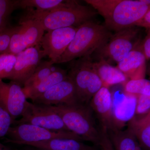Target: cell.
Returning <instances> with one entry per match:
<instances>
[{"mask_svg":"<svg viewBox=\"0 0 150 150\" xmlns=\"http://www.w3.org/2000/svg\"><path fill=\"white\" fill-rule=\"evenodd\" d=\"M108 134L115 150H143L134 134L129 129L108 131Z\"/></svg>","mask_w":150,"mask_h":150,"instance_id":"cell-20","label":"cell"},{"mask_svg":"<svg viewBox=\"0 0 150 150\" xmlns=\"http://www.w3.org/2000/svg\"><path fill=\"white\" fill-rule=\"evenodd\" d=\"M68 77L67 72L62 69H56L51 74L37 84L23 90L27 99L33 100L48 91L56 84L61 82Z\"/></svg>","mask_w":150,"mask_h":150,"instance_id":"cell-19","label":"cell"},{"mask_svg":"<svg viewBox=\"0 0 150 150\" xmlns=\"http://www.w3.org/2000/svg\"><path fill=\"white\" fill-rule=\"evenodd\" d=\"M0 150H11L0 142Z\"/></svg>","mask_w":150,"mask_h":150,"instance_id":"cell-32","label":"cell"},{"mask_svg":"<svg viewBox=\"0 0 150 150\" xmlns=\"http://www.w3.org/2000/svg\"><path fill=\"white\" fill-rule=\"evenodd\" d=\"M97 13L77 2L67 6L51 11H38L28 8L23 18L35 19L46 31L69 27H78L86 22L91 20Z\"/></svg>","mask_w":150,"mask_h":150,"instance_id":"cell-3","label":"cell"},{"mask_svg":"<svg viewBox=\"0 0 150 150\" xmlns=\"http://www.w3.org/2000/svg\"><path fill=\"white\" fill-rule=\"evenodd\" d=\"M21 116L13 123L31 124L52 131H70L59 115L48 105L28 101Z\"/></svg>","mask_w":150,"mask_h":150,"instance_id":"cell-8","label":"cell"},{"mask_svg":"<svg viewBox=\"0 0 150 150\" xmlns=\"http://www.w3.org/2000/svg\"><path fill=\"white\" fill-rule=\"evenodd\" d=\"M124 84L126 94L135 97L139 95L150 96V82L147 79L129 80Z\"/></svg>","mask_w":150,"mask_h":150,"instance_id":"cell-23","label":"cell"},{"mask_svg":"<svg viewBox=\"0 0 150 150\" xmlns=\"http://www.w3.org/2000/svg\"><path fill=\"white\" fill-rule=\"evenodd\" d=\"M75 1L63 0H18L16 6L17 8H34L38 11H48L67 6Z\"/></svg>","mask_w":150,"mask_h":150,"instance_id":"cell-21","label":"cell"},{"mask_svg":"<svg viewBox=\"0 0 150 150\" xmlns=\"http://www.w3.org/2000/svg\"><path fill=\"white\" fill-rule=\"evenodd\" d=\"M44 31L41 24L37 21L23 18L20 22L19 25L16 26L5 53L16 55L28 48L40 44Z\"/></svg>","mask_w":150,"mask_h":150,"instance_id":"cell-9","label":"cell"},{"mask_svg":"<svg viewBox=\"0 0 150 150\" xmlns=\"http://www.w3.org/2000/svg\"><path fill=\"white\" fill-rule=\"evenodd\" d=\"M141 1H142L143 2V3L146 4L150 6V1H149V0H141Z\"/></svg>","mask_w":150,"mask_h":150,"instance_id":"cell-33","label":"cell"},{"mask_svg":"<svg viewBox=\"0 0 150 150\" xmlns=\"http://www.w3.org/2000/svg\"><path fill=\"white\" fill-rule=\"evenodd\" d=\"M140 47L146 60L149 61L150 59V32L148 30L147 34L144 40L140 42Z\"/></svg>","mask_w":150,"mask_h":150,"instance_id":"cell-30","label":"cell"},{"mask_svg":"<svg viewBox=\"0 0 150 150\" xmlns=\"http://www.w3.org/2000/svg\"><path fill=\"white\" fill-rule=\"evenodd\" d=\"M143 150H150V112L139 117L134 115L128 122V128Z\"/></svg>","mask_w":150,"mask_h":150,"instance_id":"cell-17","label":"cell"},{"mask_svg":"<svg viewBox=\"0 0 150 150\" xmlns=\"http://www.w3.org/2000/svg\"><path fill=\"white\" fill-rule=\"evenodd\" d=\"M16 56V62L9 80L23 86L45 56L40 44L28 48Z\"/></svg>","mask_w":150,"mask_h":150,"instance_id":"cell-11","label":"cell"},{"mask_svg":"<svg viewBox=\"0 0 150 150\" xmlns=\"http://www.w3.org/2000/svg\"><path fill=\"white\" fill-rule=\"evenodd\" d=\"M68 76L74 85L78 101L88 105L103 84L96 72L90 56L79 58L73 62Z\"/></svg>","mask_w":150,"mask_h":150,"instance_id":"cell-5","label":"cell"},{"mask_svg":"<svg viewBox=\"0 0 150 150\" xmlns=\"http://www.w3.org/2000/svg\"><path fill=\"white\" fill-rule=\"evenodd\" d=\"M13 123L10 114L0 101V138L7 135Z\"/></svg>","mask_w":150,"mask_h":150,"instance_id":"cell-26","label":"cell"},{"mask_svg":"<svg viewBox=\"0 0 150 150\" xmlns=\"http://www.w3.org/2000/svg\"><path fill=\"white\" fill-rule=\"evenodd\" d=\"M0 101L10 114L13 123L21 116L28 102L20 85L13 81L6 83L1 79Z\"/></svg>","mask_w":150,"mask_h":150,"instance_id":"cell-13","label":"cell"},{"mask_svg":"<svg viewBox=\"0 0 150 150\" xmlns=\"http://www.w3.org/2000/svg\"><path fill=\"white\" fill-rule=\"evenodd\" d=\"M103 18L105 26L115 32L134 27L149 9L141 0H86Z\"/></svg>","mask_w":150,"mask_h":150,"instance_id":"cell-1","label":"cell"},{"mask_svg":"<svg viewBox=\"0 0 150 150\" xmlns=\"http://www.w3.org/2000/svg\"><path fill=\"white\" fill-rule=\"evenodd\" d=\"M139 31L134 26L115 32L106 44L95 51L98 59L111 65L118 64L141 41L139 38Z\"/></svg>","mask_w":150,"mask_h":150,"instance_id":"cell-6","label":"cell"},{"mask_svg":"<svg viewBox=\"0 0 150 150\" xmlns=\"http://www.w3.org/2000/svg\"><path fill=\"white\" fill-rule=\"evenodd\" d=\"M136 97L135 113L137 115H143L150 112V96L139 95Z\"/></svg>","mask_w":150,"mask_h":150,"instance_id":"cell-27","label":"cell"},{"mask_svg":"<svg viewBox=\"0 0 150 150\" xmlns=\"http://www.w3.org/2000/svg\"><path fill=\"white\" fill-rule=\"evenodd\" d=\"M93 67L103 84V86L108 88L118 84L126 83L128 78L117 67L103 60L93 62Z\"/></svg>","mask_w":150,"mask_h":150,"instance_id":"cell-18","label":"cell"},{"mask_svg":"<svg viewBox=\"0 0 150 150\" xmlns=\"http://www.w3.org/2000/svg\"><path fill=\"white\" fill-rule=\"evenodd\" d=\"M77 27L58 28L47 31L43 35L40 45L45 56H48L52 64L56 62L71 42Z\"/></svg>","mask_w":150,"mask_h":150,"instance_id":"cell-10","label":"cell"},{"mask_svg":"<svg viewBox=\"0 0 150 150\" xmlns=\"http://www.w3.org/2000/svg\"><path fill=\"white\" fill-rule=\"evenodd\" d=\"M16 29V27H8L0 31V54L5 53L8 49L11 38Z\"/></svg>","mask_w":150,"mask_h":150,"instance_id":"cell-28","label":"cell"},{"mask_svg":"<svg viewBox=\"0 0 150 150\" xmlns=\"http://www.w3.org/2000/svg\"><path fill=\"white\" fill-rule=\"evenodd\" d=\"M81 142L74 139H55L25 145L40 150H97L95 146H88Z\"/></svg>","mask_w":150,"mask_h":150,"instance_id":"cell-16","label":"cell"},{"mask_svg":"<svg viewBox=\"0 0 150 150\" xmlns=\"http://www.w3.org/2000/svg\"><path fill=\"white\" fill-rule=\"evenodd\" d=\"M17 8L16 1L0 0V31L8 27L9 18Z\"/></svg>","mask_w":150,"mask_h":150,"instance_id":"cell-25","label":"cell"},{"mask_svg":"<svg viewBox=\"0 0 150 150\" xmlns=\"http://www.w3.org/2000/svg\"><path fill=\"white\" fill-rule=\"evenodd\" d=\"M26 150H40L39 149H26Z\"/></svg>","mask_w":150,"mask_h":150,"instance_id":"cell-34","label":"cell"},{"mask_svg":"<svg viewBox=\"0 0 150 150\" xmlns=\"http://www.w3.org/2000/svg\"><path fill=\"white\" fill-rule=\"evenodd\" d=\"M48 106L59 115L69 131L83 140L98 144L100 132L96 126L90 105L78 103Z\"/></svg>","mask_w":150,"mask_h":150,"instance_id":"cell-4","label":"cell"},{"mask_svg":"<svg viewBox=\"0 0 150 150\" xmlns=\"http://www.w3.org/2000/svg\"><path fill=\"white\" fill-rule=\"evenodd\" d=\"M50 61H41L32 76L24 83V88L31 87L48 77L56 69Z\"/></svg>","mask_w":150,"mask_h":150,"instance_id":"cell-22","label":"cell"},{"mask_svg":"<svg viewBox=\"0 0 150 150\" xmlns=\"http://www.w3.org/2000/svg\"><path fill=\"white\" fill-rule=\"evenodd\" d=\"M16 56L10 53L0 54V79H9L13 71Z\"/></svg>","mask_w":150,"mask_h":150,"instance_id":"cell-24","label":"cell"},{"mask_svg":"<svg viewBox=\"0 0 150 150\" xmlns=\"http://www.w3.org/2000/svg\"><path fill=\"white\" fill-rule=\"evenodd\" d=\"M141 41L116 66L129 80L145 79L146 59L140 47Z\"/></svg>","mask_w":150,"mask_h":150,"instance_id":"cell-15","label":"cell"},{"mask_svg":"<svg viewBox=\"0 0 150 150\" xmlns=\"http://www.w3.org/2000/svg\"><path fill=\"white\" fill-rule=\"evenodd\" d=\"M135 26L145 28L148 30L150 28V9L137 22Z\"/></svg>","mask_w":150,"mask_h":150,"instance_id":"cell-31","label":"cell"},{"mask_svg":"<svg viewBox=\"0 0 150 150\" xmlns=\"http://www.w3.org/2000/svg\"><path fill=\"white\" fill-rule=\"evenodd\" d=\"M32 102L46 105H72L80 103L74 85L68 76L65 80L36 98Z\"/></svg>","mask_w":150,"mask_h":150,"instance_id":"cell-12","label":"cell"},{"mask_svg":"<svg viewBox=\"0 0 150 150\" xmlns=\"http://www.w3.org/2000/svg\"><path fill=\"white\" fill-rule=\"evenodd\" d=\"M112 35L105 25L91 20L84 23L78 26L72 40L56 64L90 56L106 44Z\"/></svg>","mask_w":150,"mask_h":150,"instance_id":"cell-2","label":"cell"},{"mask_svg":"<svg viewBox=\"0 0 150 150\" xmlns=\"http://www.w3.org/2000/svg\"><path fill=\"white\" fill-rule=\"evenodd\" d=\"M100 132V138L98 145L101 148L102 150H115L109 139L107 129L101 128Z\"/></svg>","mask_w":150,"mask_h":150,"instance_id":"cell-29","label":"cell"},{"mask_svg":"<svg viewBox=\"0 0 150 150\" xmlns=\"http://www.w3.org/2000/svg\"><path fill=\"white\" fill-rule=\"evenodd\" d=\"M89 105L96 113L101 127L108 131L119 129L114 118L112 96L108 88L102 87L92 98Z\"/></svg>","mask_w":150,"mask_h":150,"instance_id":"cell-14","label":"cell"},{"mask_svg":"<svg viewBox=\"0 0 150 150\" xmlns=\"http://www.w3.org/2000/svg\"><path fill=\"white\" fill-rule=\"evenodd\" d=\"M7 135L9 137L7 142L20 145L55 139H71L83 141L81 138L72 131H52L26 123L11 126Z\"/></svg>","mask_w":150,"mask_h":150,"instance_id":"cell-7","label":"cell"}]
</instances>
